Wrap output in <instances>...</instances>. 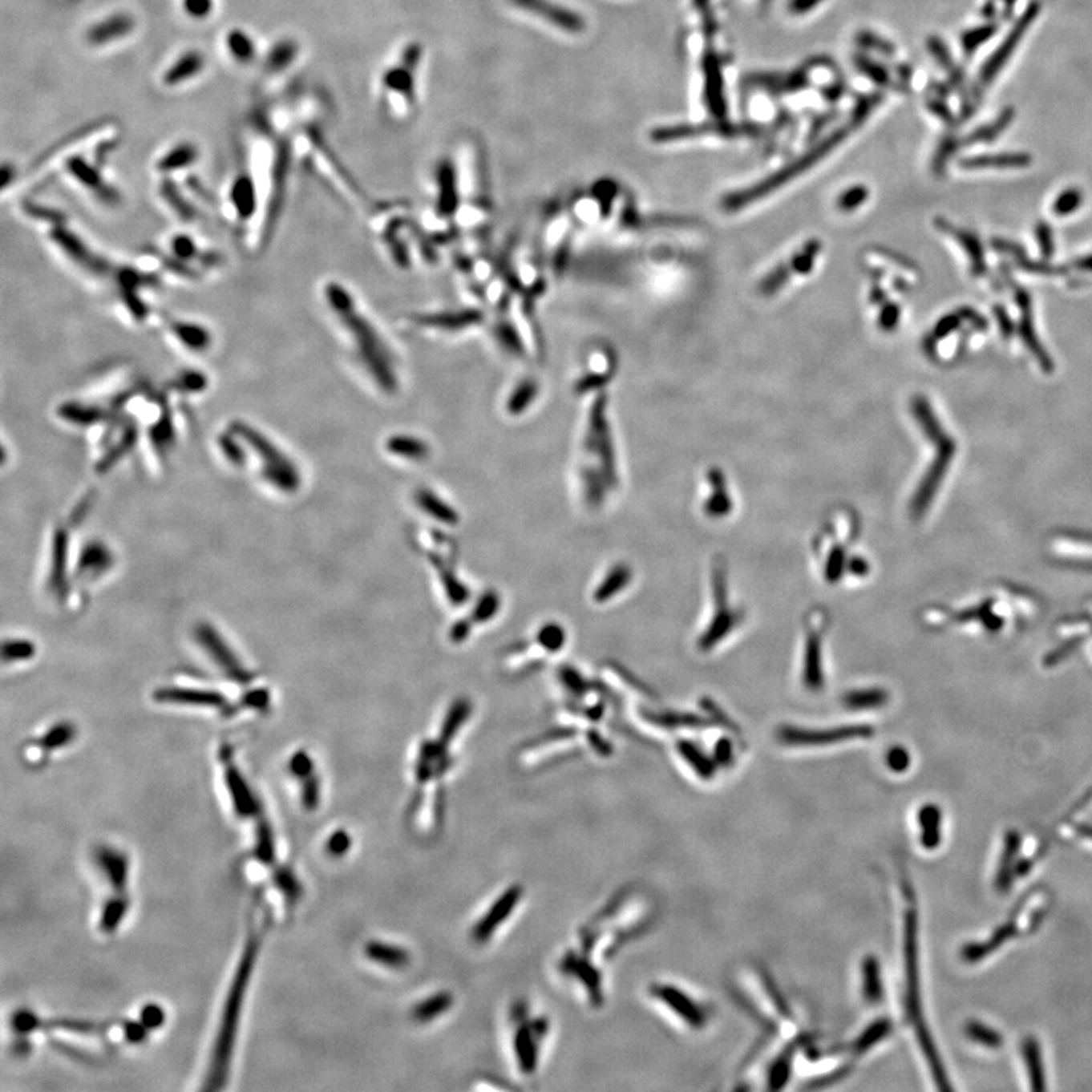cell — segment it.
I'll list each match as a JSON object with an SVG mask.
<instances>
[{
  "label": "cell",
  "mask_w": 1092,
  "mask_h": 1092,
  "mask_svg": "<svg viewBox=\"0 0 1092 1092\" xmlns=\"http://www.w3.org/2000/svg\"><path fill=\"white\" fill-rule=\"evenodd\" d=\"M617 372V358L612 350L607 348H597L588 354L586 370L575 381L574 390L578 396H588L601 393L602 387L609 386Z\"/></svg>",
  "instance_id": "5bb4252c"
},
{
  "label": "cell",
  "mask_w": 1092,
  "mask_h": 1092,
  "mask_svg": "<svg viewBox=\"0 0 1092 1092\" xmlns=\"http://www.w3.org/2000/svg\"><path fill=\"white\" fill-rule=\"evenodd\" d=\"M272 879H273V884L280 891L281 896H284L289 903H296L302 896V886L296 879L292 869L277 863L275 868H273Z\"/></svg>",
  "instance_id": "b9f144b4"
},
{
  "label": "cell",
  "mask_w": 1092,
  "mask_h": 1092,
  "mask_svg": "<svg viewBox=\"0 0 1092 1092\" xmlns=\"http://www.w3.org/2000/svg\"><path fill=\"white\" fill-rule=\"evenodd\" d=\"M66 564H67V536L63 530L55 532V542H54V560H52V574H51V584L55 590L64 588V580H66Z\"/></svg>",
  "instance_id": "60d3db41"
},
{
  "label": "cell",
  "mask_w": 1092,
  "mask_h": 1092,
  "mask_svg": "<svg viewBox=\"0 0 1092 1092\" xmlns=\"http://www.w3.org/2000/svg\"><path fill=\"white\" fill-rule=\"evenodd\" d=\"M1082 833L1086 835L1088 838H1091L1092 839V827H1083V828H1082Z\"/></svg>",
  "instance_id": "94428289"
},
{
  "label": "cell",
  "mask_w": 1092,
  "mask_h": 1092,
  "mask_svg": "<svg viewBox=\"0 0 1092 1092\" xmlns=\"http://www.w3.org/2000/svg\"><path fill=\"white\" fill-rule=\"evenodd\" d=\"M965 1035L971 1041L981 1044L986 1049H1000L1003 1045V1037L995 1029L983 1022H966Z\"/></svg>",
  "instance_id": "7bdbcfd3"
},
{
  "label": "cell",
  "mask_w": 1092,
  "mask_h": 1092,
  "mask_svg": "<svg viewBox=\"0 0 1092 1092\" xmlns=\"http://www.w3.org/2000/svg\"><path fill=\"white\" fill-rule=\"evenodd\" d=\"M261 940L263 932L253 927L246 938L245 948L241 952L229 991L226 994L224 1010L220 1015V1024L211 1050L208 1073L204 1085L205 1090H222L229 1078V1068L236 1047L240 1017L249 988V981L253 979V968L257 965L258 952L261 948Z\"/></svg>",
  "instance_id": "7a4b0ae2"
},
{
  "label": "cell",
  "mask_w": 1092,
  "mask_h": 1092,
  "mask_svg": "<svg viewBox=\"0 0 1092 1092\" xmlns=\"http://www.w3.org/2000/svg\"><path fill=\"white\" fill-rule=\"evenodd\" d=\"M207 67L205 55L190 49L176 56L161 75V83L168 88H176L197 79Z\"/></svg>",
  "instance_id": "d6986e66"
},
{
  "label": "cell",
  "mask_w": 1092,
  "mask_h": 1092,
  "mask_svg": "<svg viewBox=\"0 0 1092 1092\" xmlns=\"http://www.w3.org/2000/svg\"><path fill=\"white\" fill-rule=\"evenodd\" d=\"M823 251V243L818 238H811L799 248L789 260L774 267L758 284V292L763 296H774L779 293L784 285L794 277H806L812 272L816 260Z\"/></svg>",
  "instance_id": "52a82bcc"
},
{
  "label": "cell",
  "mask_w": 1092,
  "mask_h": 1092,
  "mask_svg": "<svg viewBox=\"0 0 1092 1092\" xmlns=\"http://www.w3.org/2000/svg\"><path fill=\"white\" fill-rule=\"evenodd\" d=\"M888 701V694L880 689H859L843 697V706L851 710L877 709Z\"/></svg>",
  "instance_id": "ab89813d"
},
{
  "label": "cell",
  "mask_w": 1092,
  "mask_h": 1092,
  "mask_svg": "<svg viewBox=\"0 0 1092 1092\" xmlns=\"http://www.w3.org/2000/svg\"><path fill=\"white\" fill-rule=\"evenodd\" d=\"M299 54V44L292 38H282L275 42L267 52L265 71L270 75H280L287 71Z\"/></svg>",
  "instance_id": "836d02e7"
},
{
  "label": "cell",
  "mask_w": 1092,
  "mask_h": 1092,
  "mask_svg": "<svg viewBox=\"0 0 1092 1092\" xmlns=\"http://www.w3.org/2000/svg\"><path fill=\"white\" fill-rule=\"evenodd\" d=\"M709 483H710V487H712V493L709 495V498L704 504V512L712 518L727 516L728 513L731 512V498H730V493L727 491L726 478L722 475V472L718 471V469L710 471L709 472Z\"/></svg>",
  "instance_id": "1f68e13d"
},
{
  "label": "cell",
  "mask_w": 1092,
  "mask_h": 1092,
  "mask_svg": "<svg viewBox=\"0 0 1092 1092\" xmlns=\"http://www.w3.org/2000/svg\"><path fill=\"white\" fill-rule=\"evenodd\" d=\"M518 900L519 889H510L505 896H501L491 906L489 915L484 916L479 921V924L476 925L475 932H474L475 938L479 939V940H486L489 938L491 932L496 928V925L501 924V921H504L505 918L512 913V910L516 906Z\"/></svg>",
  "instance_id": "f546056e"
},
{
  "label": "cell",
  "mask_w": 1092,
  "mask_h": 1092,
  "mask_svg": "<svg viewBox=\"0 0 1092 1092\" xmlns=\"http://www.w3.org/2000/svg\"><path fill=\"white\" fill-rule=\"evenodd\" d=\"M140 1021L144 1024L146 1029H149L152 1032L155 1029H160L166 1022V1012L160 1005H155V1003L144 1005L140 1010Z\"/></svg>",
  "instance_id": "681fc988"
},
{
  "label": "cell",
  "mask_w": 1092,
  "mask_h": 1092,
  "mask_svg": "<svg viewBox=\"0 0 1092 1092\" xmlns=\"http://www.w3.org/2000/svg\"><path fill=\"white\" fill-rule=\"evenodd\" d=\"M410 322L422 331H431L440 334H460L475 330L476 326H481L486 322V314L479 307L472 305L455 311L415 314L413 317H410Z\"/></svg>",
  "instance_id": "8fae6325"
},
{
  "label": "cell",
  "mask_w": 1092,
  "mask_h": 1092,
  "mask_svg": "<svg viewBox=\"0 0 1092 1092\" xmlns=\"http://www.w3.org/2000/svg\"><path fill=\"white\" fill-rule=\"evenodd\" d=\"M869 736H872V730L868 726H842L826 730L782 727L779 730V741L787 746H828Z\"/></svg>",
  "instance_id": "30bf717a"
},
{
  "label": "cell",
  "mask_w": 1092,
  "mask_h": 1092,
  "mask_svg": "<svg viewBox=\"0 0 1092 1092\" xmlns=\"http://www.w3.org/2000/svg\"><path fill=\"white\" fill-rule=\"evenodd\" d=\"M886 763L888 768L894 772H904L910 766L909 753L901 746H894L886 754Z\"/></svg>",
  "instance_id": "db71d44e"
},
{
  "label": "cell",
  "mask_w": 1092,
  "mask_h": 1092,
  "mask_svg": "<svg viewBox=\"0 0 1092 1092\" xmlns=\"http://www.w3.org/2000/svg\"><path fill=\"white\" fill-rule=\"evenodd\" d=\"M847 571L855 576H867L869 572L868 561L863 557H853L847 561Z\"/></svg>",
  "instance_id": "91938a15"
},
{
  "label": "cell",
  "mask_w": 1092,
  "mask_h": 1092,
  "mask_svg": "<svg viewBox=\"0 0 1092 1092\" xmlns=\"http://www.w3.org/2000/svg\"><path fill=\"white\" fill-rule=\"evenodd\" d=\"M733 745L727 739H721L714 746V762L718 766H727L728 763L733 762Z\"/></svg>",
  "instance_id": "680465c9"
},
{
  "label": "cell",
  "mask_w": 1092,
  "mask_h": 1092,
  "mask_svg": "<svg viewBox=\"0 0 1092 1092\" xmlns=\"http://www.w3.org/2000/svg\"><path fill=\"white\" fill-rule=\"evenodd\" d=\"M651 994L690 1029L700 1030L709 1020L707 1010L695 998L673 985H654Z\"/></svg>",
  "instance_id": "4fadbf2b"
},
{
  "label": "cell",
  "mask_w": 1092,
  "mask_h": 1092,
  "mask_svg": "<svg viewBox=\"0 0 1092 1092\" xmlns=\"http://www.w3.org/2000/svg\"><path fill=\"white\" fill-rule=\"evenodd\" d=\"M34 654V645L20 641V642H6L3 646V657L6 660H25L29 656Z\"/></svg>",
  "instance_id": "11a10c76"
},
{
  "label": "cell",
  "mask_w": 1092,
  "mask_h": 1092,
  "mask_svg": "<svg viewBox=\"0 0 1092 1092\" xmlns=\"http://www.w3.org/2000/svg\"><path fill=\"white\" fill-rule=\"evenodd\" d=\"M233 428L249 451L260 459L261 475L267 483L282 491H294L299 487L301 476L297 467L266 435L249 428L248 423H234Z\"/></svg>",
  "instance_id": "5b68a950"
},
{
  "label": "cell",
  "mask_w": 1092,
  "mask_h": 1092,
  "mask_svg": "<svg viewBox=\"0 0 1092 1092\" xmlns=\"http://www.w3.org/2000/svg\"><path fill=\"white\" fill-rule=\"evenodd\" d=\"M289 770L296 779L301 780L309 774H313V762L305 751H297L289 760Z\"/></svg>",
  "instance_id": "f5cc1de1"
},
{
  "label": "cell",
  "mask_w": 1092,
  "mask_h": 1092,
  "mask_svg": "<svg viewBox=\"0 0 1092 1092\" xmlns=\"http://www.w3.org/2000/svg\"><path fill=\"white\" fill-rule=\"evenodd\" d=\"M904 968H906V1009L910 1020L915 1022L918 1041L924 1050L927 1062L930 1065L933 1076L936 1078L940 1090H950L947 1085V1076L939 1059L938 1051L928 1030L921 1020V1003H920V973H918V920L913 908L906 909L904 915Z\"/></svg>",
  "instance_id": "277c9868"
},
{
  "label": "cell",
  "mask_w": 1092,
  "mask_h": 1092,
  "mask_svg": "<svg viewBox=\"0 0 1092 1092\" xmlns=\"http://www.w3.org/2000/svg\"><path fill=\"white\" fill-rule=\"evenodd\" d=\"M918 824L921 828V843L925 850L938 848L942 839L940 833L942 815L938 806L925 804L924 807H921L918 813Z\"/></svg>",
  "instance_id": "e575fe53"
},
{
  "label": "cell",
  "mask_w": 1092,
  "mask_h": 1092,
  "mask_svg": "<svg viewBox=\"0 0 1092 1092\" xmlns=\"http://www.w3.org/2000/svg\"><path fill=\"white\" fill-rule=\"evenodd\" d=\"M827 617L824 612L815 610L812 617H809L807 622V637H806V651H804V671H803V681L807 689L811 690H819L824 686V673H823V636L826 630Z\"/></svg>",
  "instance_id": "7c38bea8"
},
{
  "label": "cell",
  "mask_w": 1092,
  "mask_h": 1092,
  "mask_svg": "<svg viewBox=\"0 0 1092 1092\" xmlns=\"http://www.w3.org/2000/svg\"><path fill=\"white\" fill-rule=\"evenodd\" d=\"M1022 1058L1030 1078V1088L1033 1091H1045V1070L1042 1062V1053L1037 1037H1027L1022 1041Z\"/></svg>",
  "instance_id": "4dcf8cb0"
},
{
  "label": "cell",
  "mask_w": 1092,
  "mask_h": 1092,
  "mask_svg": "<svg viewBox=\"0 0 1092 1092\" xmlns=\"http://www.w3.org/2000/svg\"><path fill=\"white\" fill-rule=\"evenodd\" d=\"M129 909V896L127 894H112L103 904L100 916H99V930L103 933L111 935L114 933L122 921L127 916Z\"/></svg>",
  "instance_id": "d590c367"
},
{
  "label": "cell",
  "mask_w": 1092,
  "mask_h": 1092,
  "mask_svg": "<svg viewBox=\"0 0 1092 1092\" xmlns=\"http://www.w3.org/2000/svg\"><path fill=\"white\" fill-rule=\"evenodd\" d=\"M155 700L161 701V702H172V704L195 706V707H208V709H224L226 706L224 697H222L217 692H214V690L187 689V687L160 689L155 694Z\"/></svg>",
  "instance_id": "44dd1931"
},
{
  "label": "cell",
  "mask_w": 1092,
  "mask_h": 1092,
  "mask_svg": "<svg viewBox=\"0 0 1092 1092\" xmlns=\"http://www.w3.org/2000/svg\"><path fill=\"white\" fill-rule=\"evenodd\" d=\"M712 584H714V615L712 617L709 627L706 629V633H702V636L698 639V648L701 651H710L722 639H726L728 634L734 630L742 621V615L739 612H733L730 609L726 571H724L722 563L719 560L714 561Z\"/></svg>",
  "instance_id": "8992f818"
},
{
  "label": "cell",
  "mask_w": 1092,
  "mask_h": 1092,
  "mask_svg": "<svg viewBox=\"0 0 1092 1092\" xmlns=\"http://www.w3.org/2000/svg\"><path fill=\"white\" fill-rule=\"evenodd\" d=\"M792 1071V1053L782 1054L772 1066L768 1073V1083L770 1090H780L783 1088L791 1076Z\"/></svg>",
  "instance_id": "f6af8a7d"
},
{
  "label": "cell",
  "mask_w": 1092,
  "mask_h": 1092,
  "mask_svg": "<svg viewBox=\"0 0 1092 1092\" xmlns=\"http://www.w3.org/2000/svg\"><path fill=\"white\" fill-rule=\"evenodd\" d=\"M435 184H437V196H435V217L451 224V220L457 216V212L462 208V204H460V192H459L455 168L448 160H443L435 170Z\"/></svg>",
  "instance_id": "e0dca14e"
},
{
  "label": "cell",
  "mask_w": 1092,
  "mask_h": 1092,
  "mask_svg": "<svg viewBox=\"0 0 1092 1092\" xmlns=\"http://www.w3.org/2000/svg\"><path fill=\"white\" fill-rule=\"evenodd\" d=\"M110 561H111V554L105 546L98 545V544L88 545V548L84 549L81 559H79L78 574L96 578L99 575L107 572Z\"/></svg>",
  "instance_id": "74e56055"
},
{
  "label": "cell",
  "mask_w": 1092,
  "mask_h": 1092,
  "mask_svg": "<svg viewBox=\"0 0 1092 1092\" xmlns=\"http://www.w3.org/2000/svg\"><path fill=\"white\" fill-rule=\"evenodd\" d=\"M677 751H678V756H681V758L686 762L687 766L694 770L700 779H702V780L714 779V775L718 770V765H716L714 758L706 756L702 753L700 746H697L695 743L681 741L677 745Z\"/></svg>",
  "instance_id": "d6a6232c"
},
{
  "label": "cell",
  "mask_w": 1092,
  "mask_h": 1092,
  "mask_svg": "<svg viewBox=\"0 0 1092 1092\" xmlns=\"http://www.w3.org/2000/svg\"><path fill=\"white\" fill-rule=\"evenodd\" d=\"M891 1032H892L891 1021L880 1018V1020L872 1022L859 1037H855L853 1044H851V1049L857 1054H863V1053L871 1050L872 1047H876L884 1037H889Z\"/></svg>",
  "instance_id": "f35d334b"
},
{
  "label": "cell",
  "mask_w": 1092,
  "mask_h": 1092,
  "mask_svg": "<svg viewBox=\"0 0 1092 1092\" xmlns=\"http://www.w3.org/2000/svg\"><path fill=\"white\" fill-rule=\"evenodd\" d=\"M572 219V217H571ZM566 216H552L542 231V255L546 267L556 278H561L568 269L572 246V222Z\"/></svg>",
  "instance_id": "ba28073f"
},
{
  "label": "cell",
  "mask_w": 1092,
  "mask_h": 1092,
  "mask_svg": "<svg viewBox=\"0 0 1092 1092\" xmlns=\"http://www.w3.org/2000/svg\"><path fill=\"white\" fill-rule=\"evenodd\" d=\"M1017 933H1018L1017 927L1010 924V923H1006V924L998 927L991 935V938L981 940V942L966 944L965 947L962 948V952H961L962 959L968 964H976L981 959H985L986 956H989L991 952L998 950L1005 942H1008L1009 939L1017 936Z\"/></svg>",
  "instance_id": "484cf974"
},
{
  "label": "cell",
  "mask_w": 1092,
  "mask_h": 1092,
  "mask_svg": "<svg viewBox=\"0 0 1092 1092\" xmlns=\"http://www.w3.org/2000/svg\"><path fill=\"white\" fill-rule=\"evenodd\" d=\"M199 152H197L196 144L181 141L178 144H173L168 148L164 154L156 160V172L161 173H170V172H180L184 168H192L196 164Z\"/></svg>",
  "instance_id": "4316f807"
},
{
  "label": "cell",
  "mask_w": 1092,
  "mask_h": 1092,
  "mask_svg": "<svg viewBox=\"0 0 1092 1092\" xmlns=\"http://www.w3.org/2000/svg\"><path fill=\"white\" fill-rule=\"evenodd\" d=\"M519 10L537 15L552 26L568 34H580L586 29V20L574 10L551 0H510Z\"/></svg>",
  "instance_id": "9a60e30c"
},
{
  "label": "cell",
  "mask_w": 1092,
  "mask_h": 1092,
  "mask_svg": "<svg viewBox=\"0 0 1092 1092\" xmlns=\"http://www.w3.org/2000/svg\"><path fill=\"white\" fill-rule=\"evenodd\" d=\"M350 847V836H348V833L343 831V830H337L336 833H333V835L330 836L328 842H326V850H328V853L331 855H336V857H340V855L348 853Z\"/></svg>",
  "instance_id": "9f6ffc18"
},
{
  "label": "cell",
  "mask_w": 1092,
  "mask_h": 1092,
  "mask_svg": "<svg viewBox=\"0 0 1092 1092\" xmlns=\"http://www.w3.org/2000/svg\"><path fill=\"white\" fill-rule=\"evenodd\" d=\"M384 449L394 457L406 460H423L430 454V445L423 439L406 433L389 435L384 442Z\"/></svg>",
  "instance_id": "83f0119b"
},
{
  "label": "cell",
  "mask_w": 1092,
  "mask_h": 1092,
  "mask_svg": "<svg viewBox=\"0 0 1092 1092\" xmlns=\"http://www.w3.org/2000/svg\"><path fill=\"white\" fill-rule=\"evenodd\" d=\"M122 1032H123V1037L127 1039V1042L141 1044L148 1037L151 1030L146 1029L144 1024L141 1021H125L122 1025Z\"/></svg>",
  "instance_id": "6f0895ef"
},
{
  "label": "cell",
  "mask_w": 1092,
  "mask_h": 1092,
  "mask_svg": "<svg viewBox=\"0 0 1092 1092\" xmlns=\"http://www.w3.org/2000/svg\"><path fill=\"white\" fill-rule=\"evenodd\" d=\"M220 762L224 765V784L231 797L234 813L240 819L245 821L255 819L260 813L265 812L263 804L253 792L251 784L248 783V780L241 774V770H238L233 750L229 746H224L220 750Z\"/></svg>",
  "instance_id": "9c48e42d"
},
{
  "label": "cell",
  "mask_w": 1092,
  "mask_h": 1092,
  "mask_svg": "<svg viewBox=\"0 0 1092 1092\" xmlns=\"http://www.w3.org/2000/svg\"><path fill=\"white\" fill-rule=\"evenodd\" d=\"M1020 847H1021L1020 833H1017L1013 830L1006 833L1005 848H1003V855L1000 859V867H998L997 879H995V886H997L998 892L1005 894L1012 886V882L1017 876L1015 871H1017V857H1018Z\"/></svg>",
  "instance_id": "cb8c5ba5"
},
{
  "label": "cell",
  "mask_w": 1092,
  "mask_h": 1092,
  "mask_svg": "<svg viewBox=\"0 0 1092 1092\" xmlns=\"http://www.w3.org/2000/svg\"><path fill=\"white\" fill-rule=\"evenodd\" d=\"M862 995L871 1005L883 998L882 969L874 956H868L862 965Z\"/></svg>",
  "instance_id": "8d00e7d4"
},
{
  "label": "cell",
  "mask_w": 1092,
  "mask_h": 1092,
  "mask_svg": "<svg viewBox=\"0 0 1092 1092\" xmlns=\"http://www.w3.org/2000/svg\"><path fill=\"white\" fill-rule=\"evenodd\" d=\"M255 840H253V855L265 867L277 865V845L275 835L270 826L266 813L261 812L255 819Z\"/></svg>",
  "instance_id": "d4e9b609"
},
{
  "label": "cell",
  "mask_w": 1092,
  "mask_h": 1092,
  "mask_svg": "<svg viewBox=\"0 0 1092 1092\" xmlns=\"http://www.w3.org/2000/svg\"><path fill=\"white\" fill-rule=\"evenodd\" d=\"M322 299L369 381L387 396L399 392L401 381L393 350L355 294L342 282L326 281Z\"/></svg>",
  "instance_id": "6da1fadb"
},
{
  "label": "cell",
  "mask_w": 1092,
  "mask_h": 1092,
  "mask_svg": "<svg viewBox=\"0 0 1092 1092\" xmlns=\"http://www.w3.org/2000/svg\"><path fill=\"white\" fill-rule=\"evenodd\" d=\"M181 10L188 18L202 22L214 13L216 0H181Z\"/></svg>",
  "instance_id": "7dc6e473"
},
{
  "label": "cell",
  "mask_w": 1092,
  "mask_h": 1092,
  "mask_svg": "<svg viewBox=\"0 0 1092 1092\" xmlns=\"http://www.w3.org/2000/svg\"><path fill=\"white\" fill-rule=\"evenodd\" d=\"M540 396V382L532 377L519 379L504 399V411L510 418H520L532 410Z\"/></svg>",
  "instance_id": "603a6c76"
},
{
  "label": "cell",
  "mask_w": 1092,
  "mask_h": 1092,
  "mask_svg": "<svg viewBox=\"0 0 1092 1092\" xmlns=\"http://www.w3.org/2000/svg\"><path fill=\"white\" fill-rule=\"evenodd\" d=\"M224 47L229 58L241 66L253 64L257 59V42L245 29H229L224 35Z\"/></svg>",
  "instance_id": "f1b7e54d"
},
{
  "label": "cell",
  "mask_w": 1092,
  "mask_h": 1092,
  "mask_svg": "<svg viewBox=\"0 0 1092 1092\" xmlns=\"http://www.w3.org/2000/svg\"><path fill=\"white\" fill-rule=\"evenodd\" d=\"M73 736H75V730L71 726H58V727L52 728L51 731H47L38 741V745L42 746L46 751L47 750L52 751V750L61 748V746L71 742Z\"/></svg>",
  "instance_id": "bcb514c9"
},
{
  "label": "cell",
  "mask_w": 1092,
  "mask_h": 1092,
  "mask_svg": "<svg viewBox=\"0 0 1092 1092\" xmlns=\"http://www.w3.org/2000/svg\"><path fill=\"white\" fill-rule=\"evenodd\" d=\"M581 475L588 484H595V496H598L607 484L609 489L617 484V455L612 427L609 419V396L597 393L592 399L584 419V435L581 440Z\"/></svg>",
  "instance_id": "3957f363"
},
{
  "label": "cell",
  "mask_w": 1092,
  "mask_h": 1092,
  "mask_svg": "<svg viewBox=\"0 0 1092 1092\" xmlns=\"http://www.w3.org/2000/svg\"><path fill=\"white\" fill-rule=\"evenodd\" d=\"M135 29V20L131 14L115 13L95 22L85 30L84 38L91 47H107L122 42Z\"/></svg>",
  "instance_id": "ac0fdd59"
},
{
  "label": "cell",
  "mask_w": 1092,
  "mask_h": 1092,
  "mask_svg": "<svg viewBox=\"0 0 1092 1092\" xmlns=\"http://www.w3.org/2000/svg\"><path fill=\"white\" fill-rule=\"evenodd\" d=\"M867 197H868V192L865 190V187H855V188L847 190V192L839 197L838 207H839L840 210L853 211L855 210L860 204H863V202L867 200Z\"/></svg>",
  "instance_id": "816d5d0a"
},
{
  "label": "cell",
  "mask_w": 1092,
  "mask_h": 1092,
  "mask_svg": "<svg viewBox=\"0 0 1092 1092\" xmlns=\"http://www.w3.org/2000/svg\"><path fill=\"white\" fill-rule=\"evenodd\" d=\"M420 55H422L420 46H418V44L408 46L404 55H402V64L386 73L384 87L411 99V96L415 95L413 93V90H415V69L419 64Z\"/></svg>",
  "instance_id": "7402d4cb"
},
{
  "label": "cell",
  "mask_w": 1092,
  "mask_h": 1092,
  "mask_svg": "<svg viewBox=\"0 0 1092 1092\" xmlns=\"http://www.w3.org/2000/svg\"><path fill=\"white\" fill-rule=\"evenodd\" d=\"M301 782H302V784H301V787H302L301 789L302 791V806L309 812H311V811L317 809L319 801H321V786H319L317 775L309 774L307 777L301 779Z\"/></svg>",
  "instance_id": "c3c4849f"
},
{
  "label": "cell",
  "mask_w": 1092,
  "mask_h": 1092,
  "mask_svg": "<svg viewBox=\"0 0 1092 1092\" xmlns=\"http://www.w3.org/2000/svg\"><path fill=\"white\" fill-rule=\"evenodd\" d=\"M95 860L103 877L111 886L114 894H127L129 880V859L127 855L114 847H99Z\"/></svg>",
  "instance_id": "ffe728a7"
},
{
  "label": "cell",
  "mask_w": 1092,
  "mask_h": 1092,
  "mask_svg": "<svg viewBox=\"0 0 1092 1092\" xmlns=\"http://www.w3.org/2000/svg\"><path fill=\"white\" fill-rule=\"evenodd\" d=\"M367 956H369L370 959H374L375 962H379V964H382V965L389 966H402L406 964V959H408L406 952H402V950L394 948V947H390V945L387 947V945H382V944H377V942H374V944L369 945V948H367Z\"/></svg>",
  "instance_id": "ee69618b"
},
{
  "label": "cell",
  "mask_w": 1092,
  "mask_h": 1092,
  "mask_svg": "<svg viewBox=\"0 0 1092 1092\" xmlns=\"http://www.w3.org/2000/svg\"><path fill=\"white\" fill-rule=\"evenodd\" d=\"M197 641L200 646L210 654L212 661L224 671L228 677L234 678V681L245 683L249 681V673L245 669V666L240 663V660L236 657L233 649L226 645L220 634H217L214 629L210 625H200L197 629Z\"/></svg>",
  "instance_id": "2e32d148"
},
{
  "label": "cell",
  "mask_w": 1092,
  "mask_h": 1092,
  "mask_svg": "<svg viewBox=\"0 0 1092 1092\" xmlns=\"http://www.w3.org/2000/svg\"><path fill=\"white\" fill-rule=\"evenodd\" d=\"M449 998L447 995H440L431 1000H427L416 1009V1017L422 1021H428V1018H433L435 1015H440L443 1010H447Z\"/></svg>",
  "instance_id": "f907efd6"
}]
</instances>
